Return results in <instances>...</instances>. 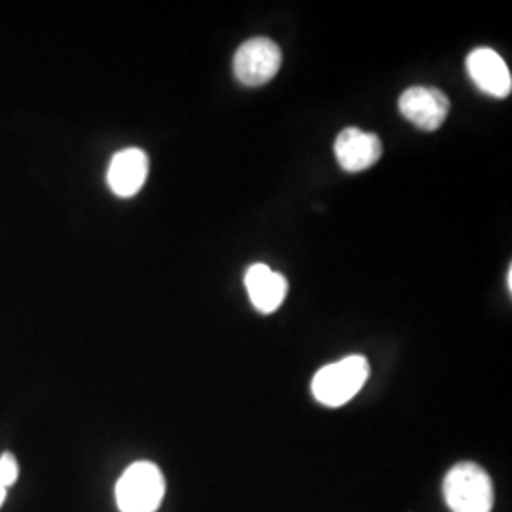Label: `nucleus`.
Here are the masks:
<instances>
[{"label": "nucleus", "mask_w": 512, "mask_h": 512, "mask_svg": "<svg viewBox=\"0 0 512 512\" xmlns=\"http://www.w3.org/2000/svg\"><path fill=\"white\" fill-rule=\"evenodd\" d=\"M507 287H509V291L512 289V270L509 268V274H507Z\"/></svg>", "instance_id": "nucleus-12"}, {"label": "nucleus", "mask_w": 512, "mask_h": 512, "mask_svg": "<svg viewBox=\"0 0 512 512\" xmlns=\"http://www.w3.org/2000/svg\"><path fill=\"white\" fill-rule=\"evenodd\" d=\"M19 476L18 459L14 458L12 454H4L0 458V484L8 490L10 486L16 484Z\"/></svg>", "instance_id": "nucleus-10"}, {"label": "nucleus", "mask_w": 512, "mask_h": 512, "mask_svg": "<svg viewBox=\"0 0 512 512\" xmlns=\"http://www.w3.org/2000/svg\"><path fill=\"white\" fill-rule=\"evenodd\" d=\"M467 73L486 95L505 99L512 92L511 71L505 59L490 48H476L467 57Z\"/></svg>", "instance_id": "nucleus-7"}, {"label": "nucleus", "mask_w": 512, "mask_h": 512, "mask_svg": "<svg viewBox=\"0 0 512 512\" xmlns=\"http://www.w3.org/2000/svg\"><path fill=\"white\" fill-rule=\"evenodd\" d=\"M444 499L452 512H492L494 486L476 463H458L444 478Z\"/></svg>", "instance_id": "nucleus-2"}, {"label": "nucleus", "mask_w": 512, "mask_h": 512, "mask_svg": "<svg viewBox=\"0 0 512 512\" xmlns=\"http://www.w3.org/2000/svg\"><path fill=\"white\" fill-rule=\"evenodd\" d=\"M164 494V475L150 461L129 465L116 484V503L122 512H156Z\"/></svg>", "instance_id": "nucleus-3"}, {"label": "nucleus", "mask_w": 512, "mask_h": 512, "mask_svg": "<svg viewBox=\"0 0 512 512\" xmlns=\"http://www.w3.org/2000/svg\"><path fill=\"white\" fill-rule=\"evenodd\" d=\"M399 110L414 126L423 131H435L444 124L450 112V101L437 88L414 86L401 95Z\"/></svg>", "instance_id": "nucleus-5"}, {"label": "nucleus", "mask_w": 512, "mask_h": 512, "mask_svg": "<svg viewBox=\"0 0 512 512\" xmlns=\"http://www.w3.org/2000/svg\"><path fill=\"white\" fill-rule=\"evenodd\" d=\"M245 289L256 311L274 313L281 308L289 283L285 275L274 272L268 264L256 262L245 272Z\"/></svg>", "instance_id": "nucleus-9"}, {"label": "nucleus", "mask_w": 512, "mask_h": 512, "mask_svg": "<svg viewBox=\"0 0 512 512\" xmlns=\"http://www.w3.org/2000/svg\"><path fill=\"white\" fill-rule=\"evenodd\" d=\"M148 177V156L141 148H126L112 156L107 183L120 198L135 196Z\"/></svg>", "instance_id": "nucleus-8"}, {"label": "nucleus", "mask_w": 512, "mask_h": 512, "mask_svg": "<svg viewBox=\"0 0 512 512\" xmlns=\"http://www.w3.org/2000/svg\"><path fill=\"white\" fill-rule=\"evenodd\" d=\"M281 67V48L272 38L256 37L243 42L234 57V74L243 86L268 84Z\"/></svg>", "instance_id": "nucleus-4"}, {"label": "nucleus", "mask_w": 512, "mask_h": 512, "mask_svg": "<svg viewBox=\"0 0 512 512\" xmlns=\"http://www.w3.org/2000/svg\"><path fill=\"white\" fill-rule=\"evenodd\" d=\"M370 365L363 355H349L317 370L311 382V393L317 403L338 408L349 403L366 384Z\"/></svg>", "instance_id": "nucleus-1"}, {"label": "nucleus", "mask_w": 512, "mask_h": 512, "mask_svg": "<svg viewBox=\"0 0 512 512\" xmlns=\"http://www.w3.org/2000/svg\"><path fill=\"white\" fill-rule=\"evenodd\" d=\"M382 141L376 133L346 128L334 141V154L340 167L348 173H361L382 158Z\"/></svg>", "instance_id": "nucleus-6"}, {"label": "nucleus", "mask_w": 512, "mask_h": 512, "mask_svg": "<svg viewBox=\"0 0 512 512\" xmlns=\"http://www.w3.org/2000/svg\"><path fill=\"white\" fill-rule=\"evenodd\" d=\"M4 499H6V488L0 484V507H2V503H4Z\"/></svg>", "instance_id": "nucleus-11"}]
</instances>
